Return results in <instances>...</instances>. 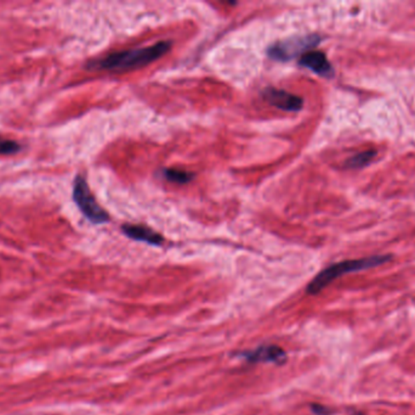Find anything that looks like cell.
I'll return each mask as SVG.
<instances>
[{"label":"cell","mask_w":415,"mask_h":415,"mask_svg":"<svg viewBox=\"0 0 415 415\" xmlns=\"http://www.w3.org/2000/svg\"><path fill=\"white\" fill-rule=\"evenodd\" d=\"M124 234L132 240L143 241L150 245L160 246L163 243V238L158 233L152 231L151 228L145 226H135V224H125L122 226Z\"/></svg>","instance_id":"obj_8"},{"label":"cell","mask_w":415,"mask_h":415,"mask_svg":"<svg viewBox=\"0 0 415 415\" xmlns=\"http://www.w3.org/2000/svg\"><path fill=\"white\" fill-rule=\"evenodd\" d=\"M73 200L80 212L94 224H102L110 221L108 213L101 208L94 198L87 182L82 175H78L73 182Z\"/></svg>","instance_id":"obj_3"},{"label":"cell","mask_w":415,"mask_h":415,"mask_svg":"<svg viewBox=\"0 0 415 415\" xmlns=\"http://www.w3.org/2000/svg\"><path fill=\"white\" fill-rule=\"evenodd\" d=\"M170 48H171V42L163 41L146 48L114 53L100 60L90 61L87 66V69H108V71L137 69L158 60L170 50Z\"/></svg>","instance_id":"obj_1"},{"label":"cell","mask_w":415,"mask_h":415,"mask_svg":"<svg viewBox=\"0 0 415 415\" xmlns=\"http://www.w3.org/2000/svg\"><path fill=\"white\" fill-rule=\"evenodd\" d=\"M299 65L314 71L315 74H320L324 79H332L334 76L333 66L322 51H307L304 55L300 56Z\"/></svg>","instance_id":"obj_6"},{"label":"cell","mask_w":415,"mask_h":415,"mask_svg":"<svg viewBox=\"0 0 415 415\" xmlns=\"http://www.w3.org/2000/svg\"><path fill=\"white\" fill-rule=\"evenodd\" d=\"M391 259L393 257L388 254H380V256H370L365 259H350V261L335 263L333 266L325 268L309 284L307 292L316 295L320 291L323 290L325 286H328L330 283L334 282L335 279L345 275L347 273L360 272V271L378 267V266L391 261Z\"/></svg>","instance_id":"obj_2"},{"label":"cell","mask_w":415,"mask_h":415,"mask_svg":"<svg viewBox=\"0 0 415 415\" xmlns=\"http://www.w3.org/2000/svg\"><path fill=\"white\" fill-rule=\"evenodd\" d=\"M312 411H315V414L317 415L330 414V409H328L327 407L321 406V404H315V406H312Z\"/></svg>","instance_id":"obj_12"},{"label":"cell","mask_w":415,"mask_h":415,"mask_svg":"<svg viewBox=\"0 0 415 415\" xmlns=\"http://www.w3.org/2000/svg\"><path fill=\"white\" fill-rule=\"evenodd\" d=\"M375 155H377L375 150H367V151H363V153L357 154V155L351 157V158H349L345 162V167L346 168H353V170L362 168V167H365L368 163H370L372 160L374 158Z\"/></svg>","instance_id":"obj_9"},{"label":"cell","mask_w":415,"mask_h":415,"mask_svg":"<svg viewBox=\"0 0 415 415\" xmlns=\"http://www.w3.org/2000/svg\"><path fill=\"white\" fill-rule=\"evenodd\" d=\"M243 357L251 363H269L274 362L277 365H283L287 360V353L281 347L269 345L256 348V350L246 352Z\"/></svg>","instance_id":"obj_7"},{"label":"cell","mask_w":415,"mask_h":415,"mask_svg":"<svg viewBox=\"0 0 415 415\" xmlns=\"http://www.w3.org/2000/svg\"><path fill=\"white\" fill-rule=\"evenodd\" d=\"M321 42L320 36L310 34V36H300L293 37L274 43L269 46V56L274 60L289 61L293 60L295 56L304 55L307 50H310Z\"/></svg>","instance_id":"obj_4"},{"label":"cell","mask_w":415,"mask_h":415,"mask_svg":"<svg viewBox=\"0 0 415 415\" xmlns=\"http://www.w3.org/2000/svg\"><path fill=\"white\" fill-rule=\"evenodd\" d=\"M262 97L269 105L277 107L279 110L295 112L302 110L304 107L302 97L277 88H266L262 92Z\"/></svg>","instance_id":"obj_5"},{"label":"cell","mask_w":415,"mask_h":415,"mask_svg":"<svg viewBox=\"0 0 415 415\" xmlns=\"http://www.w3.org/2000/svg\"><path fill=\"white\" fill-rule=\"evenodd\" d=\"M21 150L19 143H16L11 139H3L0 138V155H15V154L19 153Z\"/></svg>","instance_id":"obj_11"},{"label":"cell","mask_w":415,"mask_h":415,"mask_svg":"<svg viewBox=\"0 0 415 415\" xmlns=\"http://www.w3.org/2000/svg\"><path fill=\"white\" fill-rule=\"evenodd\" d=\"M165 179L170 180L176 184H186L188 182H191L195 178L193 173L190 172L183 171V170H174V168H168L163 171Z\"/></svg>","instance_id":"obj_10"}]
</instances>
